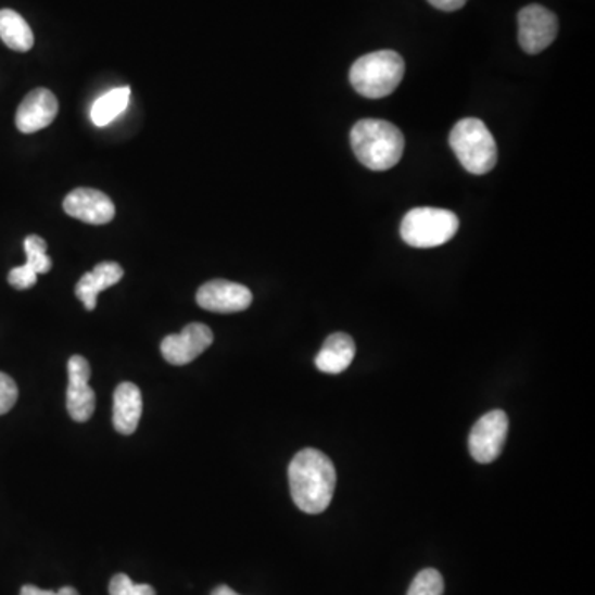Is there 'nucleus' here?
Wrapping results in <instances>:
<instances>
[{"label": "nucleus", "mask_w": 595, "mask_h": 595, "mask_svg": "<svg viewBox=\"0 0 595 595\" xmlns=\"http://www.w3.org/2000/svg\"><path fill=\"white\" fill-rule=\"evenodd\" d=\"M404 59L394 50L367 53L354 62L350 81L357 93L369 100L389 97L404 78Z\"/></svg>", "instance_id": "7ed1b4c3"}, {"label": "nucleus", "mask_w": 595, "mask_h": 595, "mask_svg": "<svg viewBox=\"0 0 595 595\" xmlns=\"http://www.w3.org/2000/svg\"><path fill=\"white\" fill-rule=\"evenodd\" d=\"M0 39L14 52H28L34 47V31L30 25L12 9L0 11Z\"/></svg>", "instance_id": "dca6fc26"}, {"label": "nucleus", "mask_w": 595, "mask_h": 595, "mask_svg": "<svg viewBox=\"0 0 595 595\" xmlns=\"http://www.w3.org/2000/svg\"><path fill=\"white\" fill-rule=\"evenodd\" d=\"M508 416L503 410H492L481 417L471 429L468 446L478 464H492L502 455L508 436Z\"/></svg>", "instance_id": "0eeeda50"}, {"label": "nucleus", "mask_w": 595, "mask_h": 595, "mask_svg": "<svg viewBox=\"0 0 595 595\" xmlns=\"http://www.w3.org/2000/svg\"><path fill=\"white\" fill-rule=\"evenodd\" d=\"M25 253H27V262L24 267L31 274L46 275L52 270V258L47 255V242L39 236H28L24 242Z\"/></svg>", "instance_id": "a211bd4d"}, {"label": "nucleus", "mask_w": 595, "mask_h": 595, "mask_svg": "<svg viewBox=\"0 0 595 595\" xmlns=\"http://www.w3.org/2000/svg\"><path fill=\"white\" fill-rule=\"evenodd\" d=\"M21 595H80L77 588L62 587L60 591H43V588L35 587V585H24Z\"/></svg>", "instance_id": "4be33fe9"}, {"label": "nucleus", "mask_w": 595, "mask_h": 595, "mask_svg": "<svg viewBox=\"0 0 595 595\" xmlns=\"http://www.w3.org/2000/svg\"><path fill=\"white\" fill-rule=\"evenodd\" d=\"M123 275H125V270L116 262L98 264L93 270L80 278L75 287V294L88 312H93L98 305V294L119 283L123 280Z\"/></svg>", "instance_id": "ddd939ff"}, {"label": "nucleus", "mask_w": 595, "mask_h": 595, "mask_svg": "<svg viewBox=\"0 0 595 595\" xmlns=\"http://www.w3.org/2000/svg\"><path fill=\"white\" fill-rule=\"evenodd\" d=\"M351 145L363 166L370 170H389L404 154V135L384 119H360L351 129Z\"/></svg>", "instance_id": "f03ea898"}, {"label": "nucleus", "mask_w": 595, "mask_h": 595, "mask_svg": "<svg viewBox=\"0 0 595 595\" xmlns=\"http://www.w3.org/2000/svg\"><path fill=\"white\" fill-rule=\"evenodd\" d=\"M356 344L346 332H334L322 344L315 364L326 375H341L353 363Z\"/></svg>", "instance_id": "2eb2a0df"}, {"label": "nucleus", "mask_w": 595, "mask_h": 595, "mask_svg": "<svg viewBox=\"0 0 595 595\" xmlns=\"http://www.w3.org/2000/svg\"><path fill=\"white\" fill-rule=\"evenodd\" d=\"M110 595H156L149 584H136L126 574H116L110 582Z\"/></svg>", "instance_id": "aec40b11"}, {"label": "nucleus", "mask_w": 595, "mask_h": 595, "mask_svg": "<svg viewBox=\"0 0 595 595\" xmlns=\"http://www.w3.org/2000/svg\"><path fill=\"white\" fill-rule=\"evenodd\" d=\"M59 115V101L47 88H35L22 100L15 125L24 135H34L52 125Z\"/></svg>", "instance_id": "f8f14e48"}, {"label": "nucleus", "mask_w": 595, "mask_h": 595, "mask_svg": "<svg viewBox=\"0 0 595 595\" xmlns=\"http://www.w3.org/2000/svg\"><path fill=\"white\" fill-rule=\"evenodd\" d=\"M18 398V389L11 376L0 372V416H4L14 407Z\"/></svg>", "instance_id": "412c9836"}, {"label": "nucleus", "mask_w": 595, "mask_h": 595, "mask_svg": "<svg viewBox=\"0 0 595 595\" xmlns=\"http://www.w3.org/2000/svg\"><path fill=\"white\" fill-rule=\"evenodd\" d=\"M195 300L202 309L230 315L245 312L252 305L253 296L252 291L243 284L229 280H212L199 288Z\"/></svg>", "instance_id": "9d476101"}, {"label": "nucleus", "mask_w": 595, "mask_h": 595, "mask_svg": "<svg viewBox=\"0 0 595 595\" xmlns=\"http://www.w3.org/2000/svg\"><path fill=\"white\" fill-rule=\"evenodd\" d=\"M214 343V332L202 322H191L179 334H169L161 343L164 359L173 366H186L198 359Z\"/></svg>", "instance_id": "1a4fd4ad"}, {"label": "nucleus", "mask_w": 595, "mask_h": 595, "mask_svg": "<svg viewBox=\"0 0 595 595\" xmlns=\"http://www.w3.org/2000/svg\"><path fill=\"white\" fill-rule=\"evenodd\" d=\"M445 584L436 569H423L408 587L407 595H443Z\"/></svg>", "instance_id": "6ab92c4d"}, {"label": "nucleus", "mask_w": 595, "mask_h": 595, "mask_svg": "<svg viewBox=\"0 0 595 595\" xmlns=\"http://www.w3.org/2000/svg\"><path fill=\"white\" fill-rule=\"evenodd\" d=\"M457 215L446 208L417 207L402 218L401 237L414 249H433L451 242L457 236Z\"/></svg>", "instance_id": "39448f33"}, {"label": "nucleus", "mask_w": 595, "mask_h": 595, "mask_svg": "<svg viewBox=\"0 0 595 595\" xmlns=\"http://www.w3.org/2000/svg\"><path fill=\"white\" fill-rule=\"evenodd\" d=\"M91 367L84 356H72L68 360V389L66 410L75 422H87L94 413L93 389L90 388Z\"/></svg>", "instance_id": "6e6552de"}, {"label": "nucleus", "mask_w": 595, "mask_h": 595, "mask_svg": "<svg viewBox=\"0 0 595 595\" xmlns=\"http://www.w3.org/2000/svg\"><path fill=\"white\" fill-rule=\"evenodd\" d=\"M429 2L433 8L439 9V11L455 12L460 11L467 4L468 0H429Z\"/></svg>", "instance_id": "5701e85b"}, {"label": "nucleus", "mask_w": 595, "mask_h": 595, "mask_svg": "<svg viewBox=\"0 0 595 595\" xmlns=\"http://www.w3.org/2000/svg\"><path fill=\"white\" fill-rule=\"evenodd\" d=\"M63 211L69 217L90 224L104 226L115 218L116 208L104 192L97 189L78 188L69 192L63 201Z\"/></svg>", "instance_id": "9b49d317"}, {"label": "nucleus", "mask_w": 595, "mask_h": 595, "mask_svg": "<svg viewBox=\"0 0 595 595\" xmlns=\"http://www.w3.org/2000/svg\"><path fill=\"white\" fill-rule=\"evenodd\" d=\"M129 98H131V88L129 87L107 91L94 101L93 107H91V122L97 126H106L115 122L128 107Z\"/></svg>", "instance_id": "f3484780"}, {"label": "nucleus", "mask_w": 595, "mask_h": 595, "mask_svg": "<svg viewBox=\"0 0 595 595\" xmlns=\"http://www.w3.org/2000/svg\"><path fill=\"white\" fill-rule=\"evenodd\" d=\"M212 595H239L233 588H230L229 585H218L212 591Z\"/></svg>", "instance_id": "b1692460"}, {"label": "nucleus", "mask_w": 595, "mask_h": 595, "mask_svg": "<svg viewBox=\"0 0 595 595\" xmlns=\"http://www.w3.org/2000/svg\"><path fill=\"white\" fill-rule=\"evenodd\" d=\"M451 148L461 166L474 176L489 174L498 161V148L489 126L478 118H465L451 132Z\"/></svg>", "instance_id": "20e7f679"}, {"label": "nucleus", "mask_w": 595, "mask_h": 595, "mask_svg": "<svg viewBox=\"0 0 595 595\" xmlns=\"http://www.w3.org/2000/svg\"><path fill=\"white\" fill-rule=\"evenodd\" d=\"M559 22L553 12L543 5H528L518 14L519 46L530 55L546 50L556 40Z\"/></svg>", "instance_id": "423d86ee"}, {"label": "nucleus", "mask_w": 595, "mask_h": 595, "mask_svg": "<svg viewBox=\"0 0 595 595\" xmlns=\"http://www.w3.org/2000/svg\"><path fill=\"white\" fill-rule=\"evenodd\" d=\"M291 498L308 515L328 509L337 490V468L331 458L316 448L298 452L288 468Z\"/></svg>", "instance_id": "f257e3e1"}, {"label": "nucleus", "mask_w": 595, "mask_h": 595, "mask_svg": "<svg viewBox=\"0 0 595 595\" xmlns=\"http://www.w3.org/2000/svg\"><path fill=\"white\" fill-rule=\"evenodd\" d=\"M142 416V395L138 385L123 382L116 388L113 401V426L122 435H131Z\"/></svg>", "instance_id": "4468645a"}]
</instances>
